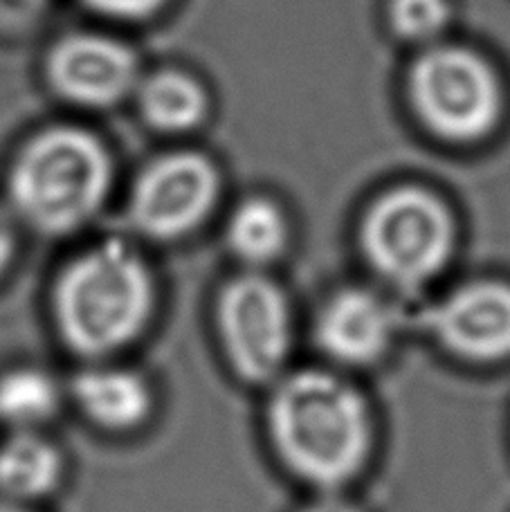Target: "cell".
<instances>
[{
  "mask_svg": "<svg viewBox=\"0 0 510 512\" xmlns=\"http://www.w3.org/2000/svg\"><path fill=\"white\" fill-rule=\"evenodd\" d=\"M48 72L63 97L86 106H108L138 81V61L126 45L106 36H68L52 50Z\"/></svg>",
  "mask_w": 510,
  "mask_h": 512,
  "instance_id": "30bf717a",
  "label": "cell"
},
{
  "mask_svg": "<svg viewBox=\"0 0 510 512\" xmlns=\"http://www.w3.org/2000/svg\"><path fill=\"white\" fill-rule=\"evenodd\" d=\"M59 380L41 367H16L0 373V423L12 432H41L59 416Z\"/></svg>",
  "mask_w": 510,
  "mask_h": 512,
  "instance_id": "4fadbf2b",
  "label": "cell"
},
{
  "mask_svg": "<svg viewBox=\"0 0 510 512\" xmlns=\"http://www.w3.org/2000/svg\"><path fill=\"white\" fill-rule=\"evenodd\" d=\"M41 3L43 0H0V5L14 7V9H30V7L41 5Z\"/></svg>",
  "mask_w": 510,
  "mask_h": 512,
  "instance_id": "ffe728a7",
  "label": "cell"
},
{
  "mask_svg": "<svg viewBox=\"0 0 510 512\" xmlns=\"http://www.w3.org/2000/svg\"><path fill=\"white\" fill-rule=\"evenodd\" d=\"M12 256H14V230L5 218V214L0 212V274L5 272L9 261H12Z\"/></svg>",
  "mask_w": 510,
  "mask_h": 512,
  "instance_id": "d6986e66",
  "label": "cell"
},
{
  "mask_svg": "<svg viewBox=\"0 0 510 512\" xmlns=\"http://www.w3.org/2000/svg\"><path fill=\"white\" fill-rule=\"evenodd\" d=\"M448 21V0H391L389 5V23L405 41H432L445 30Z\"/></svg>",
  "mask_w": 510,
  "mask_h": 512,
  "instance_id": "2e32d148",
  "label": "cell"
},
{
  "mask_svg": "<svg viewBox=\"0 0 510 512\" xmlns=\"http://www.w3.org/2000/svg\"><path fill=\"white\" fill-rule=\"evenodd\" d=\"M266 429L279 463L320 492L358 479L373 452L369 402L331 371L304 369L272 382Z\"/></svg>",
  "mask_w": 510,
  "mask_h": 512,
  "instance_id": "6da1fadb",
  "label": "cell"
},
{
  "mask_svg": "<svg viewBox=\"0 0 510 512\" xmlns=\"http://www.w3.org/2000/svg\"><path fill=\"white\" fill-rule=\"evenodd\" d=\"M288 221L268 198H250L234 209L227 223V245L248 265H268L288 248Z\"/></svg>",
  "mask_w": 510,
  "mask_h": 512,
  "instance_id": "5bb4252c",
  "label": "cell"
},
{
  "mask_svg": "<svg viewBox=\"0 0 510 512\" xmlns=\"http://www.w3.org/2000/svg\"><path fill=\"white\" fill-rule=\"evenodd\" d=\"M302 512H362L353 501L344 499L340 492H322V497L311 501Z\"/></svg>",
  "mask_w": 510,
  "mask_h": 512,
  "instance_id": "ac0fdd59",
  "label": "cell"
},
{
  "mask_svg": "<svg viewBox=\"0 0 510 512\" xmlns=\"http://www.w3.org/2000/svg\"><path fill=\"white\" fill-rule=\"evenodd\" d=\"M400 313L378 292L344 288L326 299L315 319L317 346L342 367L364 369L387 358Z\"/></svg>",
  "mask_w": 510,
  "mask_h": 512,
  "instance_id": "9c48e42d",
  "label": "cell"
},
{
  "mask_svg": "<svg viewBox=\"0 0 510 512\" xmlns=\"http://www.w3.org/2000/svg\"><path fill=\"white\" fill-rule=\"evenodd\" d=\"M86 3L108 16L140 18L156 12L165 0H86Z\"/></svg>",
  "mask_w": 510,
  "mask_h": 512,
  "instance_id": "e0dca14e",
  "label": "cell"
},
{
  "mask_svg": "<svg viewBox=\"0 0 510 512\" xmlns=\"http://www.w3.org/2000/svg\"><path fill=\"white\" fill-rule=\"evenodd\" d=\"M0 512H34L30 506L9 504V501H0Z\"/></svg>",
  "mask_w": 510,
  "mask_h": 512,
  "instance_id": "44dd1931",
  "label": "cell"
},
{
  "mask_svg": "<svg viewBox=\"0 0 510 512\" xmlns=\"http://www.w3.org/2000/svg\"><path fill=\"white\" fill-rule=\"evenodd\" d=\"M360 243L382 281L400 292H416L448 268L457 227L450 209L430 191L403 187L369 207Z\"/></svg>",
  "mask_w": 510,
  "mask_h": 512,
  "instance_id": "277c9868",
  "label": "cell"
},
{
  "mask_svg": "<svg viewBox=\"0 0 510 512\" xmlns=\"http://www.w3.org/2000/svg\"><path fill=\"white\" fill-rule=\"evenodd\" d=\"M214 322L225 360L248 384H272L286 373L295 344V319L279 283L259 272L227 281Z\"/></svg>",
  "mask_w": 510,
  "mask_h": 512,
  "instance_id": "5b68a950",
  "label": "cell"
},
{
  "mask_svg": "<svg viewBox=\"0 0 510 512\" xmlns=\"http://www.w3.org/2000/svg\"><path fill=\"white\" fill-rule=\"evenodd\" d=\"M66 393L84 420L106 434L138 432L156 409V391L147 376L108 362H90L77 371Z\"/></svg>",
  "mask_w": 510,
  "mask_h": 512,
  "instance_id": "8fae6325",
  "label": "cell"
},
{
  "mask_svg": "<svg viewBox=\"0 0 510 512\" xmlns=\"http://www.w3.org/2000/svg\"><path fill=\"white\" fill-rule=\"evenodd\" d=\"M156 313V281L131 245L104 241L59 274L52 322L77 358L108 362L147 333Z\"/></svg>",
  "mask_w": 510,
  "mask_h": 512,
  "instance_id": "7a4b0ae2",
  "label": "cell"
},
{
  "mask_svg": "<svg viewBox=\"0 0 510 512\" xmlns=\"http://www.w3.org/2000/svg\"><path fill=\"white\" fill-rule=\"evenodd\" d=\"M409 97L421 122L452 142H475L493 131L502 88L479 54L454 45L427 50L409 70Z\"/></svg>",
  "mask_w": 510,
  "mask_h": 512,
  "instance_id": "8992f818",
  "label": "cell"
},
{
  "mask_svg": "<svg viewBox=\"0 0 510 512\" xmlns=\"http://www.w3.org/2000/svg\"><path fill=\"white\" fill-rule=\"evenodd\" d=\"M140 108L162 131H187L205 117L207 97L198 81L182 72H158L142 86Z\"/></svg>",
  "mask_w": 510,
  "mask_h": 512,
  "instance_id": "9a60e30c",
  "label": "cell"
},
{
  "mask_svg": "<svg viewBox=\"0 0 510 512\" xmlns=\"http://www.w3.org/2000/svg\"><path fill=\"white\" fill-rule=\"evenodd\" d=\"M66 456L41 432H12L0 443V501L30 506L52 497L66 479Z\"/></svg>",
  "mask_w": 510,
  "mask_h": 512,
  "instance_id": "7c38bea8",
  "label": "cell"
},
{
  "mask_svg": "<svg viewBox=\"0 0 510 512\" xmlns=\"http://www.w3.org/2000/svg\"><path fill=\"white\" fill-rule=\"evenodd\" d=\"M111 185V160L93 135L54 128L27 144L9 178L16 212L43 234H68L88 223Z\"/></svg>",
  "mask_w": 510,
  "mask_h": 512,
  "instance_id": "3957f363",
  "label": "cell"
},
{
  "mask_svg": "<svg viewBox=\"0 0 510 512\" xmlns=\"http://www.w3.org/2000/svg\"><path fill=\"white\" fill-rule=\"evenodd\" d=\"M218 173L203 155L176 153L153 162L133 191L131 216L142 234L173 241L189 234L212 212Z\"/></svg>",
  "mask_w": 510,
  "mask_h": 512,
  "instance_id": "52a82bcc",
  "label": "cell"
},
{
  "mask_svg": "<svg viewBox=\"0 0 510 512\" xmlns=\"http://www.w3.org/2000/svg\"><path fill=\"white\" fill-rule=\"evenodd\" d=\"M418 324L454 358L497 364L510 358V286L472 281L418 315Z\"/></svg>",
  "mask_w": 510,
  "mask_h": 512,
  "instance_id": "ba28073f",
  "label": "cell"
}]
</instances>
